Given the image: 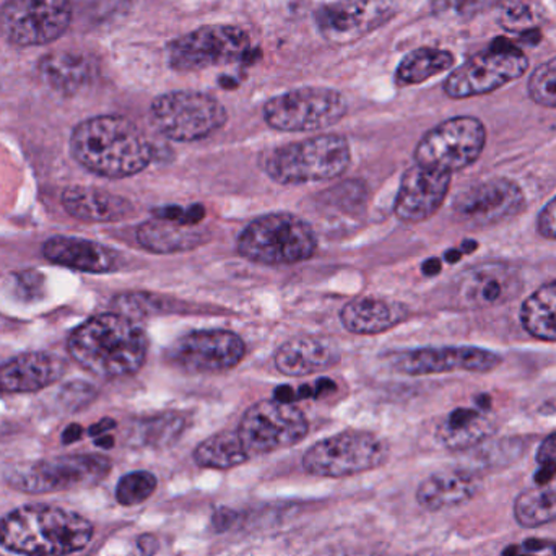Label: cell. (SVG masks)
<instances>
[{
  "label": "cell",
  "instance_id": "cell-10",
  "mask_svg": "<svg viewBox=\"0 0 556 556\" xmlns=\"http://www.w3.org/2000/svg\"><path fill=\"white\" fill-rule=\"evenodd\" d=\"M485 146V124L473 116H457L428 130L414 156L417 165L453 175L472 166Z\"/></svg>",
  "mask_w": 556,
  "mask_h": 556
},
{
  "label": "cell",
  "instance_id": "cell-52",
  "mask_svg": "<svg viewBox=\"0 0 556 556\" xmlns=\"http://www.w3.org/2000/svg\"><path fill=\"white\" fill-rule=\"evenodd\" d=\"M479 248V244L476 243V241H464L463 247H460V251H463V254H472L473 251Z\"/></svg>",
  "mask_w": 556,
  "mask_h": 556
},
{
  "label": "cell",
  "instance_id": "cell-22",
  "mask_svg": "<svg viewBox=\"0 0 556 556\" xmlns=\"http://www.w3.org/2000/svg\"><path fill=\"white\" fill-rule=\"evenodd\" d=\"M342 358L336 340L323 336H301L285 342L276 353L281 375L303 378L332 368Z\"/></svg>",
  "mask_w": 556,
  "mask_h": 556
},
{
  "label": "cell",
  "instance_id": "cell-15",
  "mask_svg": "<svg viewBox=\"0 0 556 556\" xmlns=\"http://www.w3.org/2000/svg\"><path fill=\"white\" fill-rule=\"evenodd\" d=\"M247 343L230 330H194L168 346L166 358L188 372H224L240 365Z\"/></svg>",
  "mask_w": 556,
  "mask_h": 556
},
{
  "label": "cell",
  "instance_id": "cell-40",
  "mask_svg": "<svg viewBox=\"0 0 556 556\" xmlns=\"http://www.w3.org/2000/svg\"><path fill=\"white\" fill-rule=\"evenodd\" d=\"M538 463L541 464H556V431L548 434L538 450Z\"/></svg>",
  "mask_w": 556,
  "mask_h": 556
},
{
  "label": "cell",
  "instance_id": "cell-45",
  "mask_svg": "<svg viewBox=\"0 0 556 556\" xmlns=\"http://www.w3.org/2000/svg\"><path fill=\"white\" fill-rule=\"evenodd\" d=\"M113 428H116V421H114L113 418H104V420L98 421L93 427H90L88 434L98 438L101 437V434H106L108 431L113 430Z\"/></svg>",
  "mask_w": 556,
  "mask_h": 556
},
{
  "label": "cell",
  "instance_id": "cell-53",
  "mask_svg": "<svg viewBox=\"0 0 556 556\" xmlns=\"http://www.w3.org/2000/svg\"><path fill=\"white\" fill-rule=\"evenodd\" d=\"M0 556H2V555H0Z\"/></svg>",
  "mask_w": 556,
  "mask_h": 556
},
{
  "label": "cell",
  "instance_id": "cell-13",
  "mask_svg": "<svg viewBox=\"0 0 556 556\" xmlns=\"http://www.w3.org/2000/svg\"><path fill=\"white\" fill-rule=\"evenodd\" d=\"M238 434L250 456L276 453L301 443L309 431L306 415L294 404L276 399L251 405L241 418Z\"/></svg>",
  "mask_w": 556,
  "mask_h": 556
},
{
  "label": "cell",
  "instance_id": "cell-49",
  "mask_svg": "<svg viewBox=\"0 0 556 556\" xmlns=\"http://www.w3.org/2000/svg\"><path fill=\"white\" fill-rule=\"evenodd\" d=\"M81 433H84V430H81L80 425H71V427L65 428L64 433H62V443H75V441L80 440Z\"/></svg>",
  "mask_w": 556,
  "mask_h": 556
},
{
  "label": "cell",
  "instance_id": "cell-16",
  "mask_svg": "<svg viewBox=\"0 0 556 556\" xmlns=\"http://www.w3.org/2000/svg\"><path fill=\"white\" fill-rule=\"evenodd\" d=\"M397 13L395 0H337L314 13L320 36L330 45L346 46L371 35Z\"/></svg>",
  "mask_w": 556,
  "mask_h": 556
},
{
  "label": "cell",
  "instance_id": "cell-6",
  "mask_svg": "<svg viewBox=\"0 0 556 556\" xmlns=\"http://www.w3.org/2000/svg\"><path fill=\"white\" fill-rule=\"evenodd\" d=\"M152 126L175 142H198L227 124L224 104L202 91L179 90L160 94L150 106Z\"/></svg>",
  "mask_w": 556,
  "mask_h": 556
},
{
  "label": "cell",
  "instance_id": "cell-12",
  "mask_svg": "<svg viewBox=\"0 0 556 556\" xmlns=\"http://www.w3.org/2000/svg\"><path fill=\"white\" fill-rule=\"evenodd\" d=\"M250 49V35L240 26L205 25L173 41L168 62L178 72L205 71L241 61Z\"/></svg>",
  "mask_w": 556,
  "mask_h": 556
},
{
  "label": "cell",
  "instance_id": "cell-8",
  "mask_svg": "<svg viewBox=\"0 0 556 556\" xmlns=\"http://www.w3.org/2000/svg\"><path fill=\"white\" fill-rule=\"evenodd\" d=\"M388 459V441L369 431L349 430L313 444L303 467L314 477L342 479L378 469Z\"/></svg>",
  "mask_w": 556,
  "mask_h": 556
},
{
  "label": "cell",
  "instance_id": "cell-32",
  "mask_svg": "<svg viewBox=\"0 0 556 556\" xmlns=\"http://www.w3.org/2000/svg\"><path fill=\"white\" fill-rule=\"evenodd\" d=\"M251 459L238 431H220L202 441L194 451V460L204 469L228 470Z\"/></svg>",
  "mask_w": 556,
  "mask_h": 556
},
{
  "label": "cell",
  "instance_id": "cell-25",
  "mask_svg": "<svg viewBox=\"0 0 556 556\" xmlns=\"http://www.w3.org/2000/svg\"><path fill=\"white\" fill-rule=\"evenodd\" d=\"M407 317L408 309L404 304L369 296L350 301L340 313L343 327L356 336L388 332Z\"/></svg>",
  "mask_w": 556,
  "mask_h": 556
},
{
  "label": "cell",
  "instance_id": "cell-4",
  "mask_svg": "<svg viewBox=\"0 0 556 556\" xmlns=\"http://www.w3.org/2000/svg\"><path fill=\"white\" fill-rule=\"evenodd\" d=\"M352 162L349 140L324 134L278 147L264 156V172L281 186L311 185L339 178Z\"/></svg>",
  "mask_w": 556,
  "mask_h": 556
},
{
  "label": "cell",
  "instance_id": "cell-31",
  "mask_svg": "<svg viewBox=\"0 0 556 556\" xmlns=\"http://www.w3.org/2000/svg\"><path fill=\"white\" fill-rule=\"evenodd\" d=\"M522 327L529 336L544 342H556V280L542 285L521 307Z\"/></svg>",
  "mask_w": 556,
  "mask_h": 556
},
{
  "label": "cell",
  "instance_id": "cell-41",
  "mask_svg": "<svg viewBox=\"0 0 556 556\" xmlns=\"http://www.w3.org/2000/svg\"><path fill=\"white\" fill-rule=\"evenodd\" d=\"M205 208L204 205L194 204L191 207L186 208L185 218H182L181 225H188V227H198L201 222L204 220Z\"/></svg>",
  "mask_w": 556,
  "mask_h": 556
},
{
  "label": "cell",
  "instance_id": "cell-29",
  "mask_svg": "<svg viewBox=\"0 0 556 556\" xmlns=\"http://www.w3.org/2000/svg\"><path fill=\"white\" fill-rule=\"evenodd\" d=\"M493 433V424L480 408H456L438 428L441 443L453 451L479 446Z\"/></svg>",
  "mask_w": 556,
  "mask_h": 556
},
{
  "label": "cell",
  "instance_id": "cell-30",
  "mask_svg": "<svg viewBox=\"0 0 556 556\" xmlns=\"http://www.w3.org/2000/svg\"><path fill=\"white\" fill-rule=\"evenodd\" d=\"M456 64V55L447 49L418 48L408 52L395 71V81L401 87L420 85L443 72L450 71Z\"/></svg>",
  "mask_w": 556,
  "mask_h": 556
},
{
  "label": "cell",
  "instance_id": "cell-46",
  "mask_svg": "<svg viewBox=\"0 0 556 556\" xmlns=\"http://www.w3.org/2000/svg\"><path fill=\"white\" fill-rule=\"evenodd\" d=\"M274 399L278 402H283V404H294L296 402V395H294V391L290 386H278L276 391H274Z\"/></svg>",
  "mask_w": 556,
  "mask_h": 556
},
{
  "label": "cell",
  "instance_id": "cell-20",
  "mask_svg": "<svg viewBox=\"0 0 556 556\" xmlns=\"http://www.w3.org/2000/svg\"><path fill=\"white\" fill-rule=\"evenodd\" d=\"M521 274L506 264H483L472 267L459 277L457 300L469 309L502 306L521 293Z\"/></svg>",
  "mask_w": 556,
  "mask_h": 556
},
{
  "label": "cell",
  "instance_id": "cell-50",
  "mask_svg": "<svg viewBox=\"0 0 556 556\" xmlns=\"http://www.w3.org/2000/svg\"><path fill=\"white\" fill-rule=\"evenodd\" d=\"M94 444L98 447H103V450H111L114 446V438L110 437V434H101L94 440Z\"/></svg>",
  "mask_w": 556,
  "mask_h": 556
},
{
  "label": "cell",
  "instance_id": "cell-1",
  "mask_svg": "<svg viewBox=\"0 0 556 556\" xmlns=\"http://www.w3.org/2000/svg\"><path fill=\"white\" fill-rule=\"evenodd\" d=\"M71 150L88 172L111 179L139 175L155 155L146 134L123 116H97L78 124Z\"/></svg>",
  "mask_w": 556,
  "mask_h": 556
},
{
  "label": "cell",
  "instance_id": "cell-27",
  "mask_svg": "<svg viewBox=\"0 0 556 556\" xmlns=\"http://www.w3.org/2000/svg\"><path fill=\"white\" fill-rule=\"evenodd\" d=\"M38 74L51 90L71 97L90 85L97 65L84 52L58 51L39 61Z\"/></svg>",
  "mask_w": 556,
  "mask_h": 556
},
{
  "label": "cell",
  "instance_id": "cell-14",
  "mask_svg": "<svg viewBox=\"0 0 556 556\" xmlns=\"http://www.w3.org/2000/svg\"><path fill=\"white\" fill-rule=\"evenodd\" d=\"M71 22V0H7L0 10L3 36L22 48L51 45Z\"/></svg>",
  "mask_w": 556,
  "mask_h": 556
},
{
  "label": "cell",
  "instance_id": "cell-11",
  "mask_svg": "<svg viewBox=\"0 0 556 556\" xmlns=\"http://www.w3.org/2000/svg\"><path fill=\"white\" fill-rule=\"evenodd\" d=\"M111 472V460L97 454L54 457L15 467L7 483L25 493H52L97 485Z\"/></svg>",
  "mask_w": 556,
  "mask_h": 556
},
{
  "label": "cell",
  "instance_id": "cell-51",
  "mask_svg": "<svg viewBox=\"0 0 556 556\" xmlns=\"http://www.w3.org/2000/svg\"><path fill=\"white\" fill-rule=\"evenodd\" d=\"M463 251L460 250H450L446 251V254H444V260L447 261L450 264H456L459 263L460 260H463Z\"/></svg>",
  "mask_w": 556,
  "mask_h": 556
},
{
  "label": "cell",
  "instance_id": "cell-9",
  "mask_svg": "<svg viewBox=\"0 0 556 556\" xmlns=\"http://www.w3.org/2000/svg\"><path fill=\"white\" fill-rule=\"evenodd\" d=\"M346 100L327 87H304L270 98L264 106L267 126L280 132H316L345 117Z\"/></svg>",
  "mask_w": 556,
  "mask_h": 556
},
{
  "label": "cell",
  "instance_id": "cell-24",
  "mask_svg": "<svg viewBox=\"0 0 556 556\" xmlns=\"http://www.w3.org/2000/svg\"><path fill=\"white\" fill-rule=\"evenodd\" d=\"M42 254L49 263L78 273L108 274L117 267V254L113 250L81 238H51L46 241Z\"/></svg>",
  "mask_w": 556,
  "mask_h": 556
},
{
  "label": "cell",
  "instance_id": "cell-47",
  "mask_svg": "<svg viewBox=\"0 0 556 556\" xmlns=\"http://www.w3.org/2000/svg\"><path fill=\"white\" fill-rule=\"evenodd\" d=\"M441 270H443V264H441L440 260L437 257H431V260L425 261L421 264V273L427 277H437L440 276Z\"/></svg>",
  "mask_w": 556,
  "mask_h": 556
},
{
  "label": "cell",
  "instance_id": "cell-43",
  "mask_svg": "<svg viewBox=\"0 0 556 556\" xmlns=\"http://www.w3.org/2000/svg\"><path fill=\"white\" fill-rule=\"evenodd\" d=\"M185 214L186 208L178 207V205H169V207L159 208V211L155 212V217L162 218V220L178 222V224H181Z\"/></svg>",
  "mask_w": 556,
  "mask_h": 556
},
{
  "label": "cell",
  "instance_id": "cell-48",
  "mask_svg": "<svg viewBox=\"0 0 556 556\" xmlns=\"http://www.w3.org/2000/svg\"><path fill=\"white\" fill-rule=\"evenodd\" d=\"M333 391H337V384L332 379H319L316 388H314V399L323 397V395L330 394Z\"/></svg>",
  "mask_w": 556,
  "mask_h": 556
},
{
  "label": "cell",
  "instance_id": "cell-35",
  "mask_svg": "<svg viewBox=\"0 0 556 556\" xmlns=\"http://www.w3.org/2000/svg\"><path fill=\"white\" fill-rule=\"evenodd\" d=\"M159 485V480L147 470L127 473L116 486V500L123 506H137L147 502Z\"/></svg>",
  "mask_w": 556,
  "mask_h": 556
},
{
  "label": "cell",
  "instance_id": "cell-21",
  "mask_svg": "<svg viewBox=\"0 0 556 556\" xmlns=\"http://www.w3.org/2000/svg\"><path fill=\"white\" fill-rule=\"evenodd\" d=\"M67 363L48 352H29L0 365V392L28 394L54 384L64 376Z\"/></svg>",
  "mask_w": 556,
  "mask_h": 556
},
{
  "label": "cell",
  "instance_id": "cell-38",
  "mask_svg": "<svg viewBox=\"0 0 556 556\" xmlns=\"http://www.w3.org/2000/svg\"><path fill=\"white\" fill-rule=\"evenodd\" d=\"M366 186L359 181L343 182L336 186L332 192H329V204L339 205V207H356L358 202L365 201Z\"/></svg>",
  "mask_w": 556,
  "mask_h": 556
},
{
  "label": "cell",
  "instance_id": "cell-42",
  "mask_svg": "<svg viewBox=\"0 0 556 556\" xmlns=\"http://www.w3.org/2000/svg\"><path fill=\"white\" fill-rule=\"evenodd\" d=\"M235 521H237V515L231 509H220L212 519L217 531H227Z\"/></svg>",
  "mask_w": 556,
  "mask_h": 556
},
{
  "label": "cell",
  "instance_id": "cell-34",
  "mask_svg": "<svg viewBox=\"0 0 556 556\" xmlns=\"http://www.w3.org/2000/svg\"><path fill=\"white\" fill-rule=\"evenodd\" d=\"M506 0H433L431 12L444 22L463 23L489 12Z\"/></svg>",
  "mask_w": 556,
  "mask_h": 556
},
{
  "label": "cell",
  "instance_id": "cell-7",
  "mask_svg": "<svg viewBox=\"0 0 556 556\" xmlns=\"http://www.w3.org/2000/svg\"><path fill=\"white\" fill-rule=\"evenodd\" d=\"M528 68V55L509 39L498 38L451 72L444 93L453 100L483 97L518 80Z\"/></svg>",
  "mask_w": 556,
  "mask_h": 556
},
{
  "label": "cell",
  "instance_id": "cell-44",
  "mask_svg": "<svg viewBox=\"0 0 556 556\" xmlns=\"http://www.w3.org/2000/svg\"><path fill=\"white\" fill-rule=\"evenodd\" d=\"M139 551L146 556L155 555L160 551V544L155 535H142L139 539Z\"/></svg>",
  "mask_w": 556,
  "mask_h": 556
},
{
  "label": "cell",
  "instance_id": "cell-3",
  "mask_svg": "<svg viewBox=\"0 0 556 556\" xmlns=\"http://www.w3.org/2000/svg\"><path fill=\"white\" fill-rule=\"evenodd\" d=\"M93 525L68 509L26 505L0 519V545L25 556H67L84 551Z\"/></svg>",
  "mask_w": 556,
  "mask_h": 556
},
{
  "label": "cell",
  "instance_id": "cell-5",
  "mask_svg": "<svg viewBox=\"0 0 556 556\" xmlns=\"http://www.w3.org/2000/svg\"><path fill=\"white\" fill-rule=\"evenodd\" d=\"M317 240L313 228L296 215L269 214L251 222L240 237L241 257L263 266H294L311 260Z\"/></svg>",
  "mask_w": 556,
  "mask_h": 556
},
{
  "label": "cell",
  "instance_id": "cell-26",
  "mask_svg": "<svg viewBox=\"0 0 556 556\" xmlns=\"http://www.w3.org/2000/svg\"><path fill=\"white\" fill-rule=\"evenodd\" d=\"M62 205L71 217L90 224H114L134 212V205L126 198L84 186L68 188L62 194Z\"/></svg>",
  "mask_w": 556,
  "mask_h": 556
},
{
  "label": "cell",
  "instance_id": "cell-33",
  "mask_svg": "<svg viewBox=\"0 0 556 556\" xmlns=\"http://www.w3.org/2000/svg\"><path fill=\"white\" fill-rule=\"evenodd\" d=\"M515 519L521 528L538 529L556 521V477L532 486L516 498Z\"/></svg>",
  "mask_w": 556,
  "mask_h": 556
},
{
  "label": "cell",
  "instance_id": "cell-17",
  "mask_svg": "<svg viewBox=\"0 0 556 556\" xmlns=\"http://www.w3.org/2000/svg\"><path fill=\"white\" fill-rule=\"evenodd\" d=\"M525 208L521 186L502 176L469 186L453 204L457 220L472 228L496 227L518 217Z\"/></svg>",
  "mask_w": 556,
  "mask_h": 556
},
{
  "label": "cell",
  "instance_id": "cell-18",
  "mask_svg": "<svg viewBox=\"0 0 556 556\" xmlns=\"http://www.w3.org/2000/svg\"><path fill=\"white\" fill-rule=\"evenodd\" d=\"M395 371L408 376L443 375V372L495 371L503 363L502 356L480 346H440L415 349L392 355Z\"/></svg>",
  "mask_w": 556,
  "mask_h": 556
},
{
  "label": "cell",
  "instance_id": "cell-23",
  "mask_svg": "<svg viewBox=\"0 0 556 556\" xmlns=\"http://www.w3.org/2000/svg\"><path fill=\"white\" fill-rule=\"evenodd\" d=\"M480 492V479L467 469H446L425 479L417 490V502L427 511H444L472 502Z\"/></svg>",
  "mask_w": 556,
  "mask_h": 556
},
{
  "label": "cell",
  "instance_id": "cell-2",
  "mask_svg": "<svg viewBox=\"0 0 556 556\" xmlns=\"http://www.w3.org/2000/svg\"><path fill=\"white\" fill-rule=\"evenodd\" d=\"M72 358L100 378L136 375L147 359L149 340L124 314H98L85 320L68 339Z\"/></svg>",
  "mask_w": 556,
  "mask_h": 556
},
{
  "label": "cell",
  "instance_id": "cell-39",
  "mask_svg": "<svg viewBox=\"0 0 556 556\" xmlns=\"http://www.w3.org/2000/svg\"><path fill=\"white\" fill-rule=\"evenodd\" d=\"M538 233L545 240H556V195L539 214Z\"/></svg>",
  "mask_w": 556,
  "mask_h": 556
},
{
  "label": "cell",
  "instance_id": "cell-37",
  "mask_svg": "<svg viewBox=\"0 0 556 556\" xmlns=\"http://www.w3.org/2000/svg\"><path fill=\"white\" fill-rule=\"evenodd\" d=\"M117 309L124 316H150V314L163 313V300L155 294L126 293L119 294L114 300Z\"/></svg>",
  "mask_w": 556,
  "mask_h": 556
},
{
  "label": "cell",
  "instance_id": "cell-19",
  "mask_svg": "<svg viewBox=\"0 0 556 556\" xmlns=\"http://www.w3.org/2000/svg\"><path fill=\"white\" fill-rule=\"evenodd\" d=\"M453 175L417 165L401 179L394 202V215L404 224H421L433 217L450 194Z\"/></svg>",
  "mask_w": 556,
  "mask_h": 556
},
{
  "label": "cell",
  "instance_id": "cell-28",
  "mask_svg": "<svg viewBox=\"0 0 556 556\" xmlns=\"http://www.w3.org/2000/svg\"><path fill=\"white\" fill-rule=\"evenodd\" d=\"M137 241L143 250L153 254H178L198 250L211 241V231L178 224V222L153 218L140 225Z\"/></svg>",
  "mask_w": 556,
  "mask_h": 556
},
{
  "label": "cell",
  "instance_id": "cell-36",
  "mask_svg": "<svg viewBox=\"0 0 556 556\" xmlns=\"http://www.w3.org/2000/svg\"><path fill=\"white\" fill-rule=\"evenodd\" d=\"M528 90L535 104L556 110V55L532 72Z\"/></svg>",
  "mask_w": 556,
  "mask_h": 556
}]
</instances>
